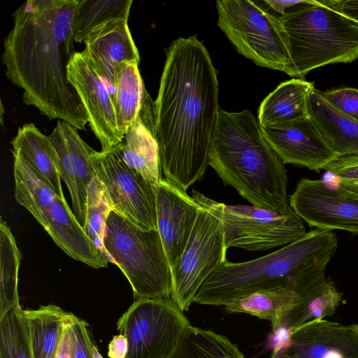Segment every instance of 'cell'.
<instances>
[{
	"instance_id": "5bb4252c",
	"label": "cell",
	"mask_w": 358,
	"mask_h": 358,
	"mask_svg": "<svg viewBox=\"0 0 358 358\" xmlns=\"http://www.w3.org/2000/svg\"><path fill=\"white\" fill-rule=\"evenodd\" d=\"M78 130L71 124L59 120L48 138L55 150L60 178L71 196L73 213L83 227L87 190L96 177L91 160L94 150L80 137Z\"/></svg>"
},
{
	"instance_id": "4fadbf2b",
	"label": "cell",
	"mask_w": 358,
	"mask_h": 358,
	"mask_svg": "<svg viewBox=\"0 0 358 358\" xmlns=\"http://www.w3.org/2000/svg\"><path fill=\"white\" fill-rule=\"evenodd\" d=\"M67 72L69 81L85 109L89 125L99 141L101 150H108L120 144L124 136L117 126L113 98L83 51L73 55Z\"/></svg>"
},
{
	"instance_id": "d4e9b609",
	"label": "cell",
	"mask_w": 358,
	"mask_h": 358,
	"mask_svg": "<svg viewBox=\"0 0 358 358\" xmlns=\"http://www.w3.org/2000/svg\"><path fill=\"white\" fill-rule=\"evenodd\" d=\"M33 358H54L69 312L54 304L23 310Z\"/></svg>"
},
{
	"instance_id": "8992f818",
	"label": "cell",
	"mask_w": 358,
	"mask_h": 358,
	"mask_svg": "<svg viewBox=\"0 0 358 358\" xmlns=\"http://www.w3.org/2000/svg\"><path fill=\"white\" fill-rule=\"evenodd\" d=\"M103 244L129 282L135 301L171 299V270L158 230L143 229L112 210Z\"/></svg>"
},
{
	"instance_id": "7402d4cb",
	"label": "cell",
	"mask_w": 358,
	"mask_h": 358,
	"mask_svg": "<svg viewBox=\"0 0 358 358\" xmlns=\"http://www.w3.org/2000/svg\"><path fill=\"white\" fill-rule=\"evenodd\" d=\"M13 155L27 162L52 188L60 199H65L57 169L55 150L45 136L34 123L18 129L10 142Z\"/></svg>"
},
{
	"instance_id": "6da1fadb",
	"label": "cell",
	"mask_w": 358,
	"mask_h": 358,
	"mask_svg": "<svg viewBox=\"0 0 358 358\" xmlns=\"http://www.w3.org/2000/svg\"><path fill=\"white\" fill-rule=\"evenodd\" d=\"M218 82L196 36L171 43L154 102L155 136L165 179L185 190L206 170L219 111Z\"/></svg>"
},
{
	"instance_id": "7a4b0ae2",
	"label": "cell",
	"mask_w": 358,
	"mask_h": 358,
	"mask_svg": "<svg viewBox=\"0 0 358 358\" xmlns=\"http://www.w3.org/2000/svg\"><path fill=\"white\" fill-rule=\"evenodd\" d=\"M80 0H28L13 13L14 24L3 41L7 78L23 90L25 104L49 119L85 129L88 116L68 79L76 52L73 22Z\"/></svg>"
},
{
	"instance_id": "d590c367",
	"label": "cell",
	"mask_w": 358,
	"mask_h": 358,
	"mask_svg": "<svg viewBox=\"0 0 358 358\" xmlns=\"http://www.w3.org/2000/svg\"><path fill=\"white\" fill-rule=\"evenodd\" d=\"M73 327L76 339L75 358H92L90 348L92 334L89 324L73 315Z\"/></svg>"
},
{
	"instance_id": "f546056e",
	"label": "cell",
	"mask_w": 358,
	"mask_h": 358,
	"mask_svg": "<svg viewBox=\"0 0 358 358\" xmlns=\"http://www.w3.org/2000/svg\"><path fill=\"white\" fill-rule=\"evenodd\" d=\"M22 254L10 227L0 220V320L10 310L21 308L18 296V271Z\"/></svg>"
},
{
	"instance_id": "8fae6325",
	"label": "cell",
	"mask_w": 358,
	"mask_h": 358,
	"mask_svg": "<svg viewBox=\"0 0 358 358\" xmlns=\"http://www.w3.org/2000/svg\"><path fill=\"white\" fill-rule=\"evenodd\" d=\"M91 160L96 177L107 188L113 211L143 229L158 230L155 185L124 162L120 144L94 150Z\"/></svg>"
},
{
	"instance_id": "74e56055",
	"label": "cell",
	"mask_w": 358,
	"mask_h": 358,
	"mask_svg": "<svg viewBox=\"0 0 358 358\" xmlns=\"http://www.w3.org/2000/svg\"><path fill=\"white\" fill-rule=\"evenodd\" d=\"M318 1L358 22V0H319Z\"/></svg>"
},
{
	"instance_id": "cb8c5ba5",
	"label": "cell",
	"mask_w": 358,
	"mask_h": 358,
	"mask_svg": "<svg viewBox=\"0 0 358 358\" xmlns=\"http://www.w3.org/2000/svg\"><path fill=\"white\" fill-rule=\"evenodd\" d=\"M301 300L292 285H282L263 289L234 300L225 306L229 313H243L268 320L277 331L287 313Z\"/></svg>"
},
{
	"instance_id": "ab89813d",
	"label": "cell",
	"mask_w": 358,
	"mask_h": 358,
	"mask_svg": "<svg viewBox=\"0 0 358 358\" xmlns=\"http://www.w3.org/2000/svg\"><path fill=\"white\" fill-rule=\"evenodd\" d=\"M308 0L298 1H282V0H269L266 3L269 6L279 15H282L292 9L305 3Z\"/></svg>"
},
{
	"instance_id": "e0dca14e",
	"label": "cell",
	"mask_w": 358,
	"mask_h": 358,
	"mask_svg": "<svg viewBox=\"0 0 358 358\" xmlns=\"http://www.w3.org/2000/svg\"><path fill=\"white\" fill-rule=\"evenodd\" d=\"M261 128L266 140L284 164L302 166L318 172L339 158L309 117Z\"/></svg>"
},
{
	"instance_id": "f35d334b",
	"label": "cell",
	"mask_w": 358,
	"mask_h": 358,
	"mask_svg": "<svg viewBox=\"0 0 358 358\" xmlns=\"http://www.w3.org/2000/svg\"><path fill=\"white\" fill-rule=\"evenodd\" d=\"M128 352V341L125 336L119 334L114 336L108 344L109 358H125Z\"/></svg>"
},
{
	"instance_id": "ffe728a7",
	"label": "cell",
	"mask_w": 358,
	"mask_h": 358,
	"mask_svg": "<svg viewBox=\"0 0 358 358\" xmlns=\"http://www.w3.org/2000/svg\"><path fill=\"white\" fill-rule=\"evenodd\" d=\"M308 113L318 131L341 157L358 155V122L345 115L313 86L308 95Z\"/></svg>"
},
{
	"instance_id": "3957f363",
	"label": "cell",
	"mask_w": 358,
	"mask_h": 358,
	"mask_svg": "<svg viewBox=\"0 0 358 358\" xmlns=\"http://www.w3.org/2000/svg\"><path fill=\"white\" fill-rule=\"evenodd\" d=\"M337 248L334 233L315 229L262 257L240 263L227 261L205 280L194 302L226 306L255 292L282 285L294 286L303 296L325 282L327 266Z\"/></svg>"
},
{
	"instance_id": "4316f807",
	"label": "cell",
	"mask_w": 358,
	"mask_h": 358,
	"mask_svg": "<svg viewBox=\"0 0 358 358\" xmlns=\"http://www.w3.org/2000/svg\"><path fill=\"white\" fill-rule=\"evenodd\" d=\"M13 157L15 198L44 229L46 213L57 196L27 162L19 157Z\"/></svg>"
},
{
	"instance_id": "60d3db41",
	"label": "cell",
	"mask_w": 358,
	"mask_h": 358,
	"mask_svg": "<svg viewBox=\"0 0 358 358\" xmlns=\"http://www.w3.org/2000/svg\"><path fill=\"white\" fill-rule=\"evenodd\" d=\"M90 348L92 358H103L97 348L96 343L94 341L93 336H92L90 341Z\"/></svg>"
},
{
	"instance_id": "30bf717a",
	"label": "cell",
	"mask_w": 358,
	"mask_h": 358,
	"mask_svg": "<svg viewBox=\"0 0 358 358\" xmlns=\"http://www.w3.org/2000/svg\"><path fill=\"white\" fill-rule=\"evenodd\" d=\"M228 249L264 251L289 245L306 234L303 221L289 204L280 211L217 202Z\"/></svg>"
},
{
	"instance_id": "484cf974",
	"label": "cell",
	"mask_w": 358,
	"mask_h": 358,
	"mask_svg": "<svg viewBox=\"0 0 358 358\" xmlns=\"http://www.w3.org/2000/svg\"><path fill=\"white\" fill-rule=\"evenodd\" d=\"M138 66L122 62L117 66L114 77L113 101L117 126L124 136L138 116L147 93Z\"/></svg>"
},
{
	"instance_id": "83f0119b",
	"label": "cell",
	"mask_w": 358,
	"mask_h": 358,
	"mask_svg": "<svg viewBox=\"0 0 358 358\" xmlns=\"http://www.w3.org/2000/svg\"><path fill=\"white\" fill-rule=\"evenodd\" d=\"M342 302V294L329 278L317 289L301 298L284 317L279 329L288 334L302 325L334 315Z\"/></svg>"
},
{
	"instance_id": "5b68a950",
	"label": "cell",
	"mask_w": 358,
	"mask_h": 358,
	"mask_svg": "<svg viewBox=\"0 0 358 358\" xmlns=\"http://www.w3.org/2000/svg\"><path fill=\"white\" fill-rule=\"evenodd\" d=\"M296 78L358 58V22L316 0L280 15Z\"/></svg>"
},
{
	"instance_id": "1f68e13d",
	"label": "cell",
	"mask_w": 358,
	"mask_h": 358,
	"mask_svg": "<svg viewBox=\"0 0 358 358\" xmlns=\"http://www.w3.org/2000/svg\"><path fill=\"white\" fill-rule=\"evenodd\" d=\"M112 210L113 205L106 187L96 177L94 178L87 190L86 215L83 229L105 253L103 240L106 223Z\"/></svg>"
},
{
	"instance_id": "52a82bcc",
	"label": "cell",
	"mask_w": 358,
	"mask_h": 358,
	"mask_svg": "<svg viewBox=\"0 0 358 358\" xmlns=\"http://www.w3.org/2000/svg\"><path fill=\"white\" fill-rule=\"evenodd\" d=\"M216 7L218 27L240 54L296 78L280 15L266 0L217 1Z\"/></svg>"
},
{
	"instance_id": "44dd1931",
	"label": "cell",
	"mask_w": 358,
	"mask_h": 358,
	"mask_svg": "<svg viewBox=\"0 0 358 358\" xmlns=\"http://www.w3.org/2000/svg\"><path fill=\"white\" fill-rule=\"evenodd\" d=\"M154 124L153 118L138 115L120 144V152L129 167L156 185L162 177Z\"/></svg>"
},
{
	"instance_id": "7c38bea8",
	"label": "cell",
	"mask_w": 358,
	"mask_h": 358,
	"mask_svg": "<svg viewBox=\"0 0 358 358\" xmlns=\"http://www.w3.org/2000/svg\"><path fill=\"white\" fill-rule=\"evenodd\" d=\"M289 206L310 227L358 234V194L323 180L301 179Z\"/></svg>"
},
{
	"instance_id": "9a60e30c",
	"label": "cell",
	"mask_w": 358,
	"mask_h": 358,
	"mask_svg": "<svg viewBox=\"0 0 358 358\" xmlns=\"http://www.w3.org/2000/svg\"><path fill=\"white\" fill-rule=\"evenodd\" d=\"M157 229L171 268L181 257L200 205L180 186L162 178L155 185Z\"/></svg>"
},
{
	"instance_id": "f1b7e54d",
	"label": "cell",
	"mask_w": 358,
	"mask_h": 358,
	"mask_svg": "<svg viewBox=\"0 0 358 358\" xmlns=\"http://www.w3.org/2000/svg\"><path fill=\"white\" fill-rule=\"evenodd\" d=\"M167 358H245L237 345L211 330L192 327L183 331Z\"/></svg>"
},
{
	"instance_id": "e575fe53",
	"label": "cell",
	"mask_w": 358,
	"mask_h": 358,
	"mask_svg": "<svg viewBox=\"0 0 358 358\" xmlns=\"http://www.w3.org/2000/svg\"><path fill=\"white\" fill-rule=\"evenodd\" d=\"M323 97L336 109L358 122V90L342 87L322 92Z\"/></svg>"
},
{
	"instance_id": "277c9868",
	"label": "cell",
	"mask_w": 358,
	"mask_h": 358,
	"mask_svg": "<svg viewBox=\"0 0 358 358\" xmlns=\"http://www.w3.org/2000/svg\"><path fill=\"white\" fill-rule=\"evenodd\" d=\"M208 163L252 206L280 211L289 205L285 164L250 110L219 109Z\"/></svg>"
},
{
	"instance_id": "ac0fdd59",
	"label": "cell",
	"mask_w": 358,
	"mask_h": 358,
	"mask_svg": "<svg viewBox=\"0 0 358 358\" xmlns=\"http://www.w3.org/2000/svg\"><path fill=\"white\" fill-rule=\"evenodd\" d=\"M127 22L124 19L111 20L95 28L84 43L85 48L83 51L105 83L113 99L117 66L122 62H140V55Z\"/></svg>"
},
{
	"instance_id": "4dcf8cb0",
	"label": "cell",
	"mask_w": 358,
	"mask_h": 358,
	"mask_svg": "<svg viewBox=\"0 0 358 358\" xmlns=\"http://www.w3.org/2000/svg\"><path fill=\"white\" fill-rule=\"evenodd\" d=\"M132 0H80L73 22L74 41L85 43L96 27L114 19L128 20Z\"/></svg>"
},
{
	"instance_id": "d6986e66",
	"label": "cell",
	"mask_w": 358,
	"mask_h": 358,
	"mask_svg": "<svg viewBox=\"0 0 358 358\" xmlns=\"http://www.w3.org/2000/svg\"><path fill=\"white\" fill-rule=\"evenodd\" d=\"M45 223L46 232L73 259L94 268L107 267L111 262L85 231L66 199L57 198L46 213Z\"/></svg>"
},
{
	"instance_id": "9c48e42d",
	"label": "cell",
	"mask_w": 358,
	"mask_h": 358,
	"mask_svg": "<svg viewBox=\"0 0 358 358\" xmlns=\"http://www.w3.org/2000/svg\"><path fill=\"white\" fill-rule=\"evenodd\" d=\"M189 325L172 299H143L123 313L117 329L127 338L125 358H167Z\"/></svg>"
},
{
	"instance_id": "d6a6232c",
	"label": "cell",
	"mask_w": 358,
	"mask_h": 358,
	"mask_svg": "<svg viewBox=\"0 0 358 358\" xmlns=\"http://www.w3.org/2000/svg\"><path fill=\"white\" fill-rule=\"evenodd\" d=\"M0 358H33L22 308L10 310L0 320Z\"/></svg>"
},
{
	"instance_id": "8d00e7d4",
	"label": "cell",
	"mask_w": 358,
	"mask_h": 358,
	"mask_svg": "<svg viewBox=\"0 0 358 358\" xmlns=\"http://www.w3.org/2000/svg\"><path fill=\"white\" fill-rule=\"evenodd\" d=\"M73 313L66 317L62 336L54 358H75L76 339L73 327Z\"/></svg>"
},
{
	"instance_id": "b9f144b4",
	"label": "cell",
	"mask_w": 358,
	"mask_h": 358,
	"mask_svg": "<svg viewBox=\"0 0 358 358\" xmlns=\"http://www.w3.org/2000/svg\"><path fill=\"white\" fill-rule=\"evenodd\" d=\"M271 358H278V357H276V355L275 354L272 353Z\"/></svg>"
},
{
	"instance_id": "ba28073f",
	"label": "cell",
	"mask_w": 358,
	"mask_h": 358,
	"mask_svg": "<svg viewBox=\"0 0 358 358\" xmlns=\"http://www.w3.org/2000/svg\"><path fill=\"white\" fill-rule=\"evenodd\" d=\"M192 197L200 205L188 243L171 268V299L187 311L205 280L227 260L224 230L217 202L198 191Z\"/></svg>"
},
{
	"instance_id": "2e32d148",
	"label": "cell",
	"mask_w": 358,
	"mask_h": 358,
	"mask_svg": "<svg viewBox=\"0 0 358 358\" xmlns=\"http://www.w3.org/2000/svg\"><path fill=\"white\" fill-rule=\"evenodd\" d=\"M273 353L278 358H324L331 354L358 358V324L313 321L289 333Z\"/></svg>"
},
{
	"instance_id": "603a6c76",
	"label": "cell",
	"mask_w": 358,
	"mask_h": 358,
	"mask_svg": "<svg viewBox=\"0 0 358 358\" xmlns=\"http://www.w3.org/2000/svg\"><path fill=\"white\" fill-rule=\"evenodd\" d=\"M313 86V83L301 78L280 83L260 104L257 119L260 126L283 124L308 117V95Z\"/></svg>"
},
{
	"instance_id": "836d02e7",
	"label": "cell",
	"mask_w": 358,
	"mask_h": 358,
	"mask_svg": "<svg viewBox=\"0 0 358 358\" xmlns=\"http://www.w3.org/2000/svg\"><path fill=\"white\" fill-rule=\"evenodd\" d=\"M325 170L336 178V185L358 194V155L341 157Z\"/></svg>"
}]
</instances>
